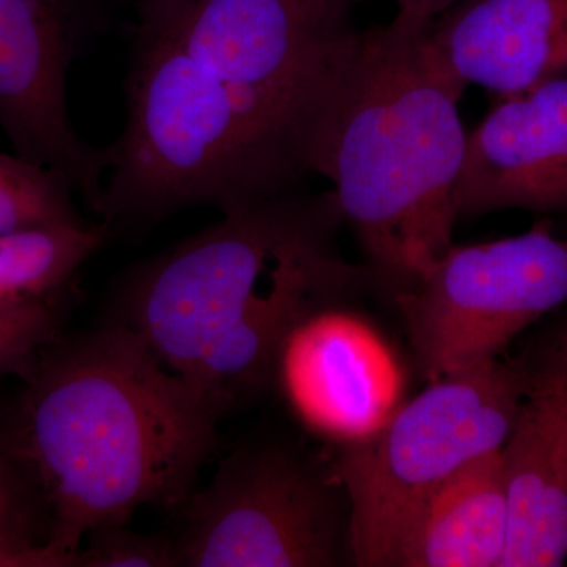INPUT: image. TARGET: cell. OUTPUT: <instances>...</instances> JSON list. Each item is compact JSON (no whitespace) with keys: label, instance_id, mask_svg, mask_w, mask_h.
Wrapping results in <instances>:
<instances>
[{"label":"cell","instance_id":"5b68a950","mask_svg":"<svg viewBox=\"0 0 567 567\" xmlns=\"http://www.w3.org/2000/svg\"><path fill=\"white\" fill-rule=\"evenodd\" d=\"M183 47L218 78L279 192H295L360 32L309 0H174Z\"/></svg>","mask_w":567,"mask_h":567},{"label":"cell","instance_id":"6da1fadb","mask_svg":"<svg viewBox=\"0 0 567 567\" xmlns=\"http://www.w3.org/2000/svg\"><path fill=\"white\" fill-rule=\"evenodd\" d=\"M24 379L11 443L63 566L92 529L188 502L221 415L136 331L117 320L55 339Z\"/></svg>","mask_w":567,"mask_h":567},{"label":"cell","instance_id":"30bf717a","mask_svg":"<svg viewBox=\"0 0 567 567\" xmlns=\"http://www.w3.org/2000/svg\"><path fill=\"white\" fill-rule=\"evenodd\" d=\"M295 415L342 445L374 434L402 405L404 371L371 323L336 303L290 331L275 365Z\"/></svg>","mask_w":567,"mask_h":567},{"label":"cell","instance_id":"7c38bea8","mask_svg":"<svg viewBox=\"0 0 567 567\" xmlns=\"http://www.w3.org/2000/svg\"><path fill=\"white\" fill-rule=\"evenodd\" d=\"M567 212V76L498 100L468 133L458 218Z\"/></svg>","mask_w":567,"mask_h":567},{"label":"cell","instance_id":"e0dca14e","mask_svg":"<svg viewBox=\"0 0 567 567\" xmlns=\"http://www.w3.org/2000/svg\"><path fill=\"white\" fill-rule=\"evenodd\" d=\"M126 524L92 529L85 548L74 557L76 567H173L181 565L177 540L140 535Z\"/></svg>","mask_w":567,"mask_h":567},{"label":"cell","instance_id":"d6986e66","mask_svg":"<svg viewBox=\"0 0 567 567\" xmlns=\"http://www.w3.org/2000/svg\"><path fill=\"white\" fill-rule=\"evenodd\" d=\"M464 0H395L394 25L410 32H427L436 20Z\"/></svg>","mask_w":567,"mask_h":567},{"label":"cell","instance_id":"8992f818","mask_svg":"<svg viewBox=\"0 0 567 567\" xmlns=\"http://www.w3.org/2000/svg\"><path fill=\"white\" fill-rule=\"evenodd\" d=\"M528 383V354L431 380L374 434L342 445L336 476L349 503V551L388 567L421 503L470 462L502 450Z\"/></svg>","mask_w":567,"mask_h":567},{"label":"cell","instance_id":"9a60e30c","mask_svg":"<svg viewBox=\"0 0 567 567\" xmlns=\"http://www.w3.org/2000/svg\"><path fill=\"white\" fill-rule=\"evenodd\" d=\"M110 229L84 221L0 235V312L63 300Z\"/></svg>","mask_w":567,"mask_h":567},{"label":"cell","instance_id":"4fadbf2b","mask_svg":"<svg viewBox=\"0 0 567 567\" xmlns=\"http://www.w3.org/2000/svg\"><path fill=\"white\" fill-rule=\"evenodd\" d=\"M429 41L466 87L509 99L567 76V0H464Z\"/></svg>","mask_w":567,"mask_h":567},{"label":"cell","instance_id":"8fae6325","mask_svg":"<svg viewBox=\"0 0 567 567\" xmlns=\"http://www.w3.org/2000/svg\"><path fill=\"white\" fill-rule=\"evenodd\" d=\"M509 537L499 567L567 559V317L528 354V383L502 447Z\"/></svg>","mask_w":567,"mask_h":567},{"label":"cell","instance_id":"ba28073f","mask_svg":"<svg viewBox=\"0 0 567 567\" xmlns=\"http://www.w3.org/2000/svg\"><path fill=\"white\" fill-rule=\"evenodd\" d=\"M185 505L182 566L331 567L349 547L333 484L289 447L235 451Z\"/></svg>","mask_w":567,"mask_h":567},{"label":"cell","instance_id":"52a82bcc","mask_svg":"<svg viewBox=\"0 0 567 567\" xmlns=\"http://www.w3.org/2000/svg\"><path fill=\"white\" fill-rule=\"evenodd\" d=\"M429 380L499 357L529 324L567 303V240L550 224L477 245H453L393 293Z\"/></svg>","mask_w":567,"mask_h":567},{"label":"cell","instance_id":"5bb4252c","mask_svg":"<svg viewBox=\"0 0 567 567\" xmlns=\"http://www.w3.org/2000/svg\"><path fill=\"white\" fill-rule=\"evenodd\" d=\"M502 450L470 462L421 503L388 567H499L509 537Z\"/></svg>","mask_w":567,"mask_h":567},{"label":"cell","instance_id":"7a4b0ae2","mask_svg":"<svg viewBox=\"0 0 567 567\" xmlns=\"http://www.w3.org/2000/svg\"><path fill=\"white\" fill-rule=\"evenodd\" d=\"M334 194L290 192L223 213L203 233L141 264L118 322L224 415L262 390L306 316L372 281L339 256Z\"/></svg>","mask_w":567,"mask_h":567},{"label":"cell","instance_id":"ffe728a7","mask_svg":"<svg viewBox=\"0 0 567 567\" xmlns=\"http://www.w3.org/2000/svg\"><path fill=\"white\" fill-rule=\"evenodd\" d=\"M309 2L323 13H341V2L339 0H309Z\"/></svg>","mask_w":567,"mask_h":567},{"label":"cell","instance_id":"2e32d148","mask_svg":"<svg viewBox=\"0 0 567 567\" xmlns=\"http://www.w3.org/2000/svg\"><path fill=\"white\" fill-rule=\"evenodd\" d=\"M73 193L62 174L18 153H0V235L87 221L74 205Z\"/></svg>","mask_w":567,"mask_h":567},{"label":"cell","instance_id":"3957f363","mask_svg":"<svg viewBox=\"0 0 567 567\" xmlns=\"http://www.w3.org/2000/svg\"><path fill=\"white\" fill-rule=\"evenodd\" d=\"M466 91L429 41L393 22L360 32L309 174L333 183L374 281L406 289L454 245Z\"/></svg>","mask_w":567,"mask_h":567},{"label":"cell","instance_id":"ac0fdd59","mask_svg":"<svg viewBox=\"0 0 567 567\" xmlns=\"http://www.w3.org/2000/svg\"><path fill=\"white\" fill-rule=\"evenodd\" d=\"M63 300L0 312V374L25 375L55 341Z\"/></svg>","mask_w":567,"mask_h":567},{"label":"cell","instance_id":"277c9868","mask_svg":"<svg viewBox=\"0 0 567 567\" xmlns=\"http://www.w3.org/2000/svg\"><path fill=\"white\" fill-rule=\"evenodd\" d=\"M126 76V122L107 145L99 215L151 224L183 208L233 212L284 194L229 93L183 47L174 0H142Z\"/></svg>","mask_w":567,"mask_h":567},{"label":"cell","instance_id":"9c48e42d","mask_svg":"<svg viewBox=\"0 0 567 567\" xmlns=\"http://www.w3.org/2000/svg\"><path fill=\"white\" fill-rule=\"evenodd\" d=\"M99 29V0H0V128L14 153L62 174L95 213L107 151L74 130L69 73Z\"/></svg>","mask_w":567,"mask_h":567}]
</instances>
